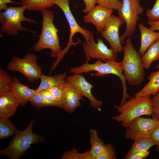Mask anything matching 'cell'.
<instances>
[{
	"mask_svg": "<svg viewBox=\"0 0 159 159\" xmlns=\"http://www.w3.org/2000/svg\"><path fill=\"white\" fill-rule=\"evenodd\" d=\"M114 108L119 114L112 119L125 128L135 119L142 115L152 116L154 112L150 96L132 97L122 105H115Z\"/></svg>",
	"mask_w": 159,
	"mask_h": 159,
	"instance_id": "cell-1",
	"label": "cell"
},
{
	"mask_svg": "<svg viewBox=\"0 0 159 159\" xmlns=\"http://www.w3.org/2000/svg\"><path fill=\"white\" fill-rule=\"evenodd\" d=\"M123 59L120 62L126 81L130 85H140L145 76L144 68L139 52L134 48L130 37L123 46Z\"/></svg>",
	"mask_w": 159,
	"mask_h": 159,
	"instance_id": "cell-2",
	"label": "cell"
},
{
	"mask_svg": "<svg viewBox=\"0 0 159 159\" xmlns=\"http://www.w3.org/2000/svg\"><path fill=\"white\" fill-rule=\"evenodd\" d=\"M42 25L38 41L34 46L33 49L39 52L45 49H49L52 57H59L62 50L58 35V30L54 25V16L53 12L46 9L42 11Z\"/></svg>",
	"mask_w": 159,
	"mask_h": 159,
	"instance_id": "cell-3",
	"label": "cell"
},
{
	"mask_svg": "<svg viewBox=\"0 0 159 159\" xmlns=\"http://www.w3.org/2000/svg\"><path fill=\"white\" fill-rule=\"evenodd\" d=\"M89 61H86L83 65L79 67L72 68L69 73L80 74L94 71L96 73L91 74L97 77H103L109 74L116 75L120 79L122 84L123 95L120 105L123 104L126 101V99L128 98L129 96L127 92L126 81L123 74L120 62L113 60H107L103 62L98 60L95 63L90 64Z\"/></svg>",
	"mask_w": 159,
	"mask_h": 159,
	"instance_id": "cell-4",
	"label": "cell"
},
{
	"mask_svg": "<svg viewBox=\"0 0 159 159\" xmlns=\"http://www.w3.org/2000/svg\"><path fill=\"white\" fill-rule=\"evenodd\" d=\"M35 121L36 120L33 119L24 130H18L8 147L0 151V155L6 156L11 159H18L31 145L43 142L44 138L43 136L34 134L32 132V127Z\"/></svg>",
	"mask_w": 159,
	"mask_h": 159,
	"instance_id": "cell-5",
	"label": "cell"
},
{
	"mask_svg": "<svg viewBox=\"0 0 159 159\" xmlns=\"http://www.w3.org/2000/svg\"><path fill=\"white\" fill-rule=\"evenodd\" d=\"M27 9L26 6L18 7H8L3 12L0 13V23L2 32H5L8 34L17 36L21 31H28L33 33L32 31L23 27L21 23L22 21L35 23L34 20L25 17L24 12Z\"/></svg>",
	"mask_w": 159,
	"mask_h": 159,
	"instance_id": "cell-6",
	"label": "cell"
},
{
	"mask_svg": "<svg viewBox=\"0 0 159 159\" xmlns=\"http://www.w3.org/2000/svg\"><path fill=\"white\" fill-rule=\"evenodd\" d=\"M121 8L118 11L119 16L126 24V28L123 34L120 37L122 44L125 43L126 37H130L135 32L139 16L144 11L139 0H122Z\"/></svg>",
	"mask_w": 159,
	"mask_h": 159,
	"instance_id": "cell-7",
	"label": "cell"
},
{
	"mask_svg": "<svg viewBox=\"0 0 159 159\" xmlns=\"http://www.w3.org/2000/svg\"><path fill=\"white\" fill-rule=\"evenodd\" d=\"M38 57L34 54H28L23 58L13 56L7 66L11 71L18 72L26 77L28 82L33 83L40 79L42 74V69L38 65Z\"/></svg>",
	"mask_w": 159,
	"mask_h": 159,
	"instance_id": "cell-8",
	"label": "cell"
},
{
	"mask_svg": "<svg viewBox=\"0 0 159 159\" xmlns=\"http://www.w3.org/2000/svg\"><path fill=\"white\" fill-rule=\"evenodd\" d=\"M69 0H56L54 4L59 7L63 11L70 27V36L68 45L62 52L65 54L71 45L75 46L77 43L72 41L73 36L77 33L82 34L84 37L86 42H89L94 38L93 34L89 31L84 29L78 24L71 11L69 5Z\"/></svg>",
	"mask_w": 159,
	"mask_h": 159,
	"instance_id": "cell-9",
	"label": "cell"
},
{
	"mask_svg": "<svg viewBox=\"0 0 159 159\" xmlns=\"http://www.w3.org/2000/svg\"><path fill=\"white\" fill-rule=\"evenodd\" d=\"M83 48L87 61L92 58L103 62L109 60L116 61L117 59V53L111 48H109L101 38H97V43L94 38L88 42H84Z\"/></svg>",
	"mask_w": 159,
	"mask_h": 159,
	"instance_id": "cell-10",
	"label": "cell"
},
{
	"mask_svg": "<svg viewBox=\"0 0 159 159\" xmlns=\"http://www.w3.org/2000/svg\"><path fill=\"white\" fill-rule=\"evenodd\" d=\"M159 122L153 118L138 117L129 124L125 131V137L127 139L133 140L141 138L150 137Z\"/></svg>",
	"mask_w": 159,
	"mask_h": 159,
	"instance_id": "cell-11",
	"label": "cell"
},
{
	"mask_svg": "<svg viewBox=\"0 0 159 159\" xmlns=\"http://www.w3.org/2000/svg\"><path fill=\"white\" fill-rule=\"evenodd\" d=\"M124 23L119 16L112 15L104 29L100 33L102 37L109 43L111 48L117 53L123 52V46L119 36V29Z\"/></svg>",
	"mask_w": 159,
	"mask_h": 159,
	"instance_id": "cell-12",
	"label": "cell"
},
{
	"mask_svg": "<svg viewBox=\"0 0 159 159\" xmlns=\"http://www.w3.org/2000/svg\"><path fill=\"white\" fill-rule=\"evenodd\" d=\"M66 80L83 96L90 101L91 106L94 108H99L102 102L96 99L93 96L91 90L93 86L88 82L85 78L80 74H74L67 77Z\"/></svg>",
	"mask_w": 159,
	"mask_h": 159,
	"instance_id": "cell-13",
	"label": "cell"
},
{
	"mask_svg": "<svg viewBox=\"0 0 159 159\" xmlns=\"http://www.w3.org/2000/svg\"><path fill=\"white\" fill-rule=\"evenodd\" d=\"M113 12V10L98 5L84 16L83 21L85 23H90L94 25L97 32L100 33L104 29Z\"/></svg>",
	"mask_w": 159,
	"mask_h": 159,
	"instance_id": "cell-14",
	"label": "cell"
},
{
	"mask_svg": "<svg viewBox=\"0 0 159 159\" xmlns=\"http://www.w3.org/2000/svg\"><path fill=\"white\" fill-rule=\"evenodd\" d=\"M20 105L12 91L0 92V117L9 118Z\"/></svg>",
	"mask_w": 159,
	"mask_h": 159,
	"instance_id": "cell-15",
	"label": "cell"
},
{
	"mask_svg": "<svg viewBox=\"0 0 159 159\" xmlns=\"http://www.w3.org/2000/svg\"><path fill=\"white\" fill-rule=\"evenodd\" d=\"M64 85L65 92L62 108L67 112L72 113L81 105L80 100H83V96L66 80Z\"/></svg>",
	"mask_w": 159,
	"mask_h": 159,
	"instance_id": "cell-16",
	"label": "cell"
},
{
	"mask_svg": "<svg viewBox=\"0 0 159 159\" xmlns=\"http://www.w3.org/2000/svg\"><path fill=\"white\" fill-rule=\"evenodd\" d=\"M138 26L141 35L139 52L141 57L151 45L159 39V31L156 32L148 29L142 23Z\"/></svg>",
	"mask_w": 159,
	"mask_h": 159,
	"instance_id": "cell-17",
	"label": "cell"
},
{
	"mask_svg": "<svg viewBox=\"0 0 159 159\" xmlns=\"http://www.w3.org/2000/svg\"><path fill=\"white\" fill-rule=\"evenodd\" d=\"M12 91L22 106H25L28 101L37 93L36 90L31 89L21 83L19 79L13 77Z\"/></svg>",
	"mask_w": 159,
	"mask_h": 159,
	"instance_id": "cell-18",
	"label": "cell"
},
{
	"mask_svg": "<svg viewBox=\"0 0 159 159\" xmlns=\"http://www.w3.org/2000/svg\"><path fill=\"white\" fill-rule=\"evenodd\" d=\"M67 73L59 74L53 76H47L42 74L40 77V82L36 89L37 92L52 87L63 85L67 78Z\"/></svg>",
	"mask_w": 159,
	"mask_h": 159,
	"instance_id": "cell-19",
	"label": "cell"
},
{
	"mask_svg": "<svg viewBox=\"0 0 159 159\" xmlns=\"http://www.w3.org/2000/svg\"><path fill=\"white\" fill-rule=\"evenodd\" d=\"M148 79L149 82L148 83L135 94V97L154 96L159 92V70L151 73Z\"/></svg>",
	"mask_w": 159,
	"mask_h": 159,
	"instance_id": "cell-20",
	"label": "cell"
},
{
	"mask_svg": "<svg viewBox=\"0 0 159 159\" xmlns=\"http://www.w3.org/2000/svg\"><path fill=\"white\" fill-rule=\"evenodd\" d=\"M131 149L122 158L128 159L132 154L137 152L148 150L152 147L155 145V144L150 137L141 138L134 140Z\"/></svg>",
	"mask_w": 159,
	"mask_h": 159,
	"instance_id": "cell-21",
	"label": "cell"
},
{
	"mask_svg": "<svg viewBox=\"0 0 159 159\" xmlns=\"http://www.w3.org/2000/svg\"><path fill=\"white\" fill-rule=\"evenodd\" d=\"M159 59V39L151 45L141 57L145 69H148L152 63Z\"/></svg>",
	"mask_w": 159,
	"mask_h": 159,
	"instance_id": "cell-22",
	"label": "cell"
},
{
	"mask_svg": "<svg viewBox=\"0 0 159 159\" xmlns=\"http://www.w3.org/2000/svg\"><path fill=\"white\" fill-rule=\"evenodd\" d=\"M56 0H21L22 4L30 11H42L49 8L54 4Z\"/></svg>",
	"mask_w": 159,
	"mask_h": 159,
	"instance_id": "cell-23",
	"label": "cell"
},
{
	"mask_svg": "<svg viewBox=\"0 0 159 159\" xmlns=\"http://www.w3.org/2000/svg\"><path fill=\"white\" fill-rule=\"evenodd\" d=\"M90 141L91 146L90 150L94 159H95L96 157L103 150L106 145L99 136L96 130L90 129Z\"/></svg>",
	"mask_w": 159,
	"mask_h": 159,
	"instance_id": "cell-24",
	"label": "cell"
},
{
	"mask_svg": "<svg viewBox=\"0 0 159 159\" xmlns=\"http://www.w3.org/2000/svg\"><path fill=\"white\" fill-rule=\"evenodd\" d=\"M31 104L37 108L53 106L62 108V101H52L44 98L39 93L37 92L29 100Z\"/></svg>",
	"mask_w": 159,
	"mask_h": 159,
	"instance_id": "cell-25",
	"label": "cell"
},
{
	"mask_svg": "<svg viewBox=\"0 0 159 159\" xmlns=\"http://www.w3.org/2000/svg\"><path fill=\"white\" fill-rule=\"evenodd\" d=\"M17 130L10 121L9 118L0 117V139L14 136Z\"/></svg>",
	"mask_w": 159,
	"mask_h": 159,
	"instance_id": "cell-26",
	"label": "cell"
},
{
	"mask_svg": "<svg viewBox=\"0 0 159 159\" xmlns=\"http://www.w3.org/2000/svg\"><path fill=\"white\" fill-rule=\"evenodd\" d=\"M13 84L12 78L7 72L0 69V92L12 91Z\"/></svg>",
	"mask_w": 159,
	"mask_h": 159,
	"instance_id": "cell-27",
	"label": "cell"
},
{
	"mask_svg": "<svg viewBox=\"0 0 159 159\" xmlns=\"http://www.w3.org/2000/svg\"><path fill=\"white\" fill-rule=\"evenodd\" d=\"M62 159H94L90 150L83 153H79L75 149L64 152L61 158Z\"/></svg>",
	"mask_w": 159,
	"mask_h": 159,
	"instance_id": "cell-28",
	"label": "cell"
},
{
	"mask_svg": "<svg viewBox=\"0 0 159 159\" xmlns=\"http://www.w3.org/2000/svg\"><path fill=\"white\" fill-rule=\"evenodd\" d=\"M97 3L104 8L118 11L122 6V1L120 0H97Z\"/></svg>",
	"mask_w": 159,
	"mask_h": 159,
	"instance_id": "cell-29",
	"label": "cell"
},
{
	"mask_svg": "<svg viewBox=\"0 0 159 159\" xmlns=\"http://www.w3.org/2000/svg\"><path fill=\"white\" fill-rule=\"evenodd\" d=\"M116 151L114 148L111 144H108L102 152L95 159H116Z\"/></svg>",
	"mask_w": 159,
	"mask_h": 159,
	"instance_id": "cell-30",
	"label": "cell"
},
{
	"mask_svg": "<svg viewBox=\"0 0 159 159\" xmlns=\"http://www.w3.org/2000/svg\"><path fill=\"white\" fill-rule=\"evenodd\" d=\"M153 7L148 9L146 11V16L148 21H159V0H155Z\"/></svg>",
	"mask_w": 159,
	"mask_h": 159,
	"instance_id": "cell-31",
	"label": "cell"
},
{
	"mask_svg": "<svg viewBox=\"0 0 159 159\" xmlns=\"http://www.w3.org/2000/svg\"><path fill=\"white\" fill-rule=\"evenodd\" d=\"M64 84L62 85L53 87L47 90L55 98L59 100H62L64 96Z\"/></svg>",
	"mask_w": 159,
	"mask_h": 159,
	"instance_id": "cell-32",
	"label": "cell"
},
{
	"mask_svg": "<svg viewBox=\"0 0 159 159\" xmlns=\"http://www.w3.org/2000/svg\"><path fill=\"white\" fill-rule=\"evenodd\" d=\"M150 137L155 144V151L159 153V122L152 132Z\"/></svg>",
	"mask_w": 159,
	"mask_h": 159,
	"instance_id": "cell-33",
	"label": "cell"
},
{
	"mask_svg": "<svg viewBox=\"0 0 159 159\" xmlns=\"http://www.w3.org/2000/svg\"><path fill=\"white\" fill-rule=\"evenodd\" d=\"M150 153L148 150L137 152L130 155L128 159H143L148 157Z\"/></svg>",
	"mask_w": 159,
	"mask_h": 159,
	"instance_id": "cell-34",
	"label": "cell"
},
{
	"mask_svg": "<svg viewBox=\"0 0 159 159\" xmlns=\"http://www.w3.org/2000/svg\"><path fill=\"white\" fill-rule=\"evenodd\" d=\"M83 1L85 3V7L83 10V11L86 14L93 8L97 3V0H83Z\"/></svg>",
	"mask_w": 159,
	"mask_h": 159,
	"instance_id": "cell-35",
	"label": "cell"
},
{
	"mask_svg": "<svg viewBox=\"0 0 159 159\" xmlns=\"http://www.w3.org/2000/svg\"><path fill=\"white\" fill-rule=\"evenodd\" d=\"M38 92L47 100L52 101L62 100H59L54 97L50 92L47 90H44Z\"/></svg>",
	"mask_w": 159,
	"mask_h": 159,
	"instance_id": "cell-36",
	"label": "cell"
},
{
	"mask_svg": "<svg viewBox=\"0 0 159 159\" xmlns=\"http://www.w3.org/2000/svg\"><path fill=\"white\" fill-rule=\"evenodd\" d=\"M151 100L153 111L159 110V92L154 95Z\"/></svg>",
	"mask_w": 159,
	"mask_h": 159,
	"instance_id": "cell-37",
	"label": "cell"
},
{
	"mask_svg": "<svg viewBox=\"0 0 159 159\" xmlns=\"http://www.w3.org/2000/svg\"><path fill=\"white\" fill-rule=\"evenodd\" d=\"M148 24L150 26V29L154 31H159V21H148ZM157 69L159 68V63L156 66Z\"/></svg>",
	"mask_w": 159,
	"mask_h": 159,
	"instance_id": "cell-38",
	"label": "cell"
},
{
	"mask_svg": "<svg viewBox=\"0 0 159 159\" xmlns=\"http://www.w3.org/2000/svg\"><path fill=\"white\" fill-rule=\"evenodd\" d=\"M153 111L152 115V118L159 121V110H154Z\"/></svg>",
	"mask_w": 159,
	"mask_h": 159,
	"instance_id": "cell-39",
	"label": "cell"
},
{
	"mask_svg": "<svg viewBox=\"0 0 159 159\" xmlns=\"http://www.w3.org/2000/svg\"><path fill=\"white\" fill-rule=\"evenodd\" d=\"M6 4L0 0V10H5L8 7Z\"/></svg>",
	"mask_w": 159,
	"mask_h": 159,
	"instance_id": "cell-40",
	"label": "cell"
},
{
	"mask_svg": "<svg viewBox=\"0 0 159 159\" xmlns=\"http://www.w3.org/2000/svg\"><path fill=\"white\" fill-rule=\"evenodd\" d=\"M2 1L3 2L7 4H11V2H12V1H11V0H0Z\"/></svg>",
	"mask_w": 159,
	"mask_h": 159,
	"instance_id": "cell-41",
	"label": "cell"
}]
</instances>
